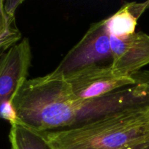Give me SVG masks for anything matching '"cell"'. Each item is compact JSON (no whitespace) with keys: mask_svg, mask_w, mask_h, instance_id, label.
I'll list each match as a JSON object with an SVG mask.
<instances>
[{"mask_svg":"<svg viewBox=\"0 0 149 149\" xmlns=\"http://www.w3.org/2000/svg\"><path fill=\"white\" fill-rule=\"evenodd\" d=\"M42 133L52 149H124L149 142V111Z\"/></svg>","mask_w":149,"mask_h":149,"instance_id":"obj_2","label":"cell"},{"mask_svg":"<svg viewBox=\"0 0 149 149\" xmlns=\"http://www.w3.org/2000/svg\"><path fill=\"white\" fill-rule=\"evenodd\" d=\"M0 113L1 117L5 121L13 125H23L20 120L15 110L13 100H2L1 101V107H0Z\"/></svg>","mask_w":149,"mask_h":149,"instance_id":"obj_11","label":"cell"},{"mask_svg":"<svg viewBox=\"0 0 149 149\" xmlns=\"http://www.w3.org/2000/svg\"><path fill=\"white\" fill-rule=\"evenodd\" d=\"M31 61V50L28 38H23L7 52L1 54L0 101L13 100L27 80Z\"/></svg>","mask_w":149,"mask_h":149,"instance_id":"obj_6","label":"cell"},{"mask_svg":"<svg viewBox=\"0 0 149 149\" xmlns=\"http://www.w3.org/2000/svg\"><path fill=\"white\" fill-rule=\"evenodd\" d=\"M112 61L111 35L106 19H103L92 24L81 40L49 75L68 79L90 68L111 65Z\"/></svg>","mask_w":149,"mask_h":149,"instance_id":"obj_4","label":"cell"},{"mask_svg":"<svg viewBox=\"0 0 149 149\" xmlns=\"http://www.w3.org/2000/svg\"><path fill=\"white\" fill-rule=\"evenodd\" d=\"M70 91L77 101L100 97L121 87L135 84L132 76L116 74L111 65L95 67L65 79Z\"/></svg>","mask_w":149,"mask_h":149,"instance_id":"obj_5","label":"cell"},{"mask_svg":"<svg viewBox=\"0 0 149 149\" xmlns=\"http://www.w3.org/2000/svg\"><path fill=\"white\" fill-rule=\"evenodd\" d=\"M114 72L122 76H131L149 64V35L135 32L127 37L111 36Z\"/></svg>","mask_w":149,"mask_h":149,"instance_id":"obj_7","label":"cell"},{"mask_svg":"<svg viewBox=\"0 0 149 149\" xmlns=\"http://www.w3.org/2000/svg\"><path fill=\"white\" fill-rule=\"evenodd\" d=\"M124 149H149V142L145 143L140 144V145L135 146L128 147V148Z\"/></svg>","mask_w":149,"mask_h":149,"instance_id":"obj_13","label":"cell"},{"mask_svg":"<svg viewBox=\"0 0 149 149\" xmlns=\"http://www.w3.org/2000/svg\"><path fill=\"white\" fill-rule=\"evenodd\" d=\"M0 49L1 54L16 45L21 39V33L15 23V16L7 15L0 9Z\"/></svg>","mask_w":149,"mask_h":149,"instance_id":"obj_10","label":"cell"},{"mask_svg":"<svg viewBox=\"0 0 149 149\" xmlns=\"http://www.w3.org/2000/svg\"><path fill=\"white\" fill-rule=\"evenodd\" d=\"M149 8V0L144 2L132 1L125 4L106 19L107 29L111 36L124 38L135 33L138 20Z\"/></svg>","mask_w":149,"mask_h":149,"instance_id":"obj_8","label":"cell"},{"mask_svg":"<svg viewBox=\"0 0 149 149\" xmlns=\"http://www.w3.org/2000/svg\"><path fill=\"white\" fill-rule=\"evenodd\" d=\"M23 2L22 0H1L0 9L4 10L9 15L15 16L16 10Z\"/></svg>","mask_w":149,"mask_h":149,"instance_id":"obj_12","label":"cell"},{"mask_svg":"<svg viewBox=\"0 0 149 149\" xmlns=\"http://www.w3.org/2000/svg\"><path fill=\"white\" fill-rule=\"evenodd\" d=\"M131 76L135 79L132 85L100 97L79 101L76 121L70 128L122 113L149 111V71H140Z\"/></svg>","mask_w":149,"mask_h":149,"instance_id":"obj_3","label":"cell"},{"mask_svg":"<svg viewBox=\"0 0 149 149\" xmlns=\"http://www.w3.org/2000/svg\"><path fill=\"white\" fill-rule=\"evenodd\" d=\"M9 140L11 149H52L42 132L24 125L11 126Z\"/></svg>","mask_w":149,"mask_h":149,"instance_id":"obj_9","label":"cell"},{"mask_svg":"<svg viewBox=\"0 0 149 149\" xmlns=\"http://www.w3.org/2000/svg\"><path fill=\"white\" fill-rule=\"evenodd\" d=\"M13 103L22 124L39 132L71 127L78 111L66 80L49 74L26 80Z\"/></svg>","mask_w":149,"mask_h":149,"instance_id":"obj_1","label":"cell"}]
</instances>
